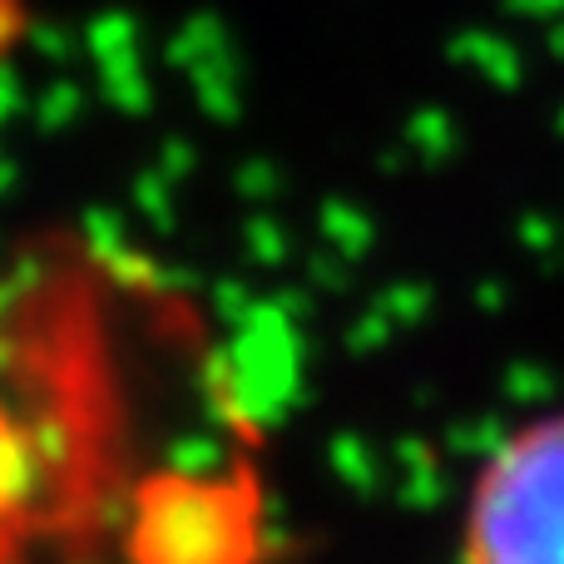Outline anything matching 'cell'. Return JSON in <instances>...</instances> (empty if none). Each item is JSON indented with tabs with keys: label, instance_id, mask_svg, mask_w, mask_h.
Returning a JSON list of instances; mask_svg holds the SVG:
<instances>
[{
	"label": "cell",
	"instance_id": "6da1fadb",
	"mask_svg": "<svg viewBox=\"0 0 564 564\" xmlns=\"http://www.w3.org/2000/svg\"><path fill=\"white\" fill-rule=\"evenodd\" d=\"M460 564H564V416L520 426L480 466Z\"/></svg>",
	"mask_w": 564,
	"mask_h": 564
},
{
	"label": "cell",
	"instance_id": "7a4b0ae2",
	"mask_svg": "<svg viewBox=\"0 0 564 564\" xmlns=\"http://www.w3.org/2000/svg\"><path fill=\"white\" fill-rule=\"evenodd\" d=\"M20 25H25V15H20V0H0V59L15 50Z\"/></svg>",
	"mask_w": 564,
	"mask_h": 564
}]
</instances>
